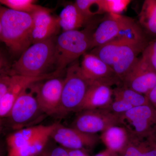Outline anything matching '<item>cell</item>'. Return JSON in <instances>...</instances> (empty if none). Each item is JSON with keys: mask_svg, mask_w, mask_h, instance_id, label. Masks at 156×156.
Masks as SVG:
<instances>
[{"mask_svg": "<svg viewBox=\"0 0 156 156\" xmlns=\"http://www.w3.org/2000/svg\"><path fill=\"white\" fill-rule=\"evenodd\" d=\"M141 27L93 48L90 53L109 66L122 82L149 43Z\"/></svg>", "mask_w": 156, "mask_h": 156, "instance_id": "obj_1", "label": "cell"}, {"mask_svg": "<svg viewBox=\"0 0 156 156\" xmlns=\"http://www.w3.org/2000/svg\"><path fill=\"white\" fill-rule=\"evenodd\" d=\"M33 19L30 14L1 6L0 39L11 53L20 55L32 44Z\"/></svg>", "mask_w": 156, "mask_h": 156, "instance_id": "obj_2", "label": "cell"}, {"mask_svg": "<svg viewBox=\"0 0 156 156\" xmlns=\"http://www.w3.org/2000/svg\"><path fill=\"white\" fill-rule=\"evenodd\" d=\"M55 37L32 44L12 65L11 75L37 77L50 73L56 65Z\"/></svg>", "mask_w": 156, "mask_h": 156, "instance_id": "obj_3", "label": "cell"}, {"mask_svg": "<svg viewBox=\"0 0 156 156\" xmlns=\"http://www.w3.org/2000/svg\"><path fill=\"white\" fill-rule=\"evenodd\" d=\"M93 33L88 27L83 30L62 32L56 37L55 71L61 73L92 49Z\"/></svg>", "mask_w": 156, "mask_h": 156, "instance_id": "obj_4", "label": "cell"}, {"mask_svg": "<svg viewBox=\"0 0 156 156\" xmlns=\"http://www.w3.org/2000/svg\"><path fill=\"white\" fill-rule=\"evenodd\" d=\"M89 81L83 75L77 61L70 65L66 70L58 114L78 112L85 96Z\"/></svg>", "mask_w": 156, "mask_h": 156, "instance_id": "obj_5", "label": "cell"}, {"mask_svg": "<svg viewBox=\"0 0 156 156\" xmlns=\"http://www.w3.org/2000/svg\"><path fill=\"white\" fill-rule=\"evenodd\" d=\"M34 84L24 89L15 101L8 118L11 128L16 131L25 128L43 115L36 97Z\"/></svg>", "mask_w": 156, "mask_h": 156, "instance_id": "obj_6", "label": "cell"}, {"mask_svg": "<svg viewBox=\"0 0 156 156\" xmlns=\"http://www.w3.org/2000/svg\"><path fill=\"white\" fill-rule=\"evenodd\" d=\"M119 126L135 137L156 135V109L150 104L133 108L120 115Z\"/></svg>", "mask_w": 156, "mask_h": 156, "instance_id": "obj_7", "label": "cell"}, {"mask_svg": "<svg viewBox=\"0 0 156 156\" xmlns=\"http://www.w3.org/2000/svg\"><path fill=\"white\" fill-rule=\"evenodd\" d=\"M140 27L130 17L121 14H108L93 33L92 50L131 32Z\"/></svg>", "mask_w": 156, "mask_h": 156, "instance_id": "obj_8", "label": "cell"}, {"mask_svg": "<svg viewBox=\"0 0 156 156\" xmlns=\"http://www.w3.org/2000/svg\"><path fill=\"white\" fill-rule=\"evenodd\" d=\"M78 113L72 127L85 133L97 134L112 126H119L120 115L108 109L86 110Z\"/></svg>", "mask_w": 156, "mask_h": 156, "instance_id": "obj_9", "label": "cell"}, {"mask_svg": "<svg viewBox=\"0 0 156 156\" xmlns=\"http://www.w3.org/2000/svg\"><path fill=\"white\" fill-rule=\"evenodd\" d=\"M64 81L56 76L34 84L37 100L47 115L58 113Z\"/></svg>", "mask_w": 156, "mask_h": 156, "instance_id": "obj_10", "label": "cell"}, {"mask_svg": "<svg viewBox=\"0 0 156 156\" xmlns=\"http://www.w3.org/2000/svg\"><path fill=\"white\" fill-rule=\"evenodd\" d=\"M122 84L119 80L89 81L85 99L78 112L86 110L108 109L114 98L112 86Z\"/></svg>", "mask_w": 156, "mask_h": 156, "instance_id": "obj_11", "label": "cell"}, {"mask_svg": "<svg viewBox=\"0 0 156 156\" xmlns=\"http://www.w3.org/2000/svg\"><path fill=\"white\" fill-rule=\"evenodd\" d=\"M59 145L69 150L84 149L94 147L99 140L97 134L85 133L75 128H68L57 124L50 135Z\"/></svg>", "mask_w": 156, "mask_h": 156, "instance_id": "obj_12", "label": "cell"}, {"mask_svg": "<svg viewBox=\"0 0 156 156\" xmlns=\"http://www.w3.org/2000/svg\"><path fill=\"white\" fill-rule=\"evenodd\" d=\"M122 83L123 86L147 95L156 85V72L141 56L136 59Z\"/></svg>", "mask_w": 156, "mask_h": 156, "instance_id": "obj_13", "label": "cell"}, {"mask_svg": "<svg viewBox=\"0 0 156 156\" xmlns=\"http://www.w3.org/2000/svg\"><path fill=\"white\" fill-rule=\"evenodd\" d=\"M60 73L55 71L40 76L13 75L11 86L7 93L0 98V116L1 119L6 118L9 114L15 101L26 88L32 84L58 76Z\"/></svg>", "mask_w": 156, "mask_h": 156, "instance_id": "obj_14", "label": "cell"}, {"mask_svg": "<svg viewBox=\"0 0 156 156\" xmlns=\"http://www.w3.org/2000/svg\"><path fill=\"white\" fill-rule=\"evenodd\" d=\"M31 16L33 19L32 44L55 37L61 29L58 17L52 15L50 9L44 7Z\"/></svg>", "mask_w": 156, "mask_h": 156, "instance_id": "obj_15", "label": "cell"}, {"mask_svg": "<svg viewBox=\"0 0 156 156\" xmlns=\"http://www.w3.org/2000/svg\"><path fill=\"white\" fill-rule=\"evenodd\" d=\"M80 66L83 75L89 81L119 80L109 66L92 53L83 55Z\"/></svg>", "mask_w": 156, "mask_h": 156, "instance_id": "obj_16", "label": "cell"}, {"mask_svg": "<svg viewBox=\"0 0 156 156\" xmlns=\"http://www.w3.org/2000/svg\"><path fill=\"white\" fill-rule=\"evenodd\" d=\"M53 125L54 124L47 126L38 125L17 130L9 135L6 139L9 151L16 150L28 145L51 129Z\"/></svg>", "mask_w": 156, "mask_h": 156, "instance_id": "obj_17", "label": "cell"}, {"mask_svg": "<svg viewBox=\"0 0 156 156\" xmlns=\"http://www.w3.org/2000/svg\"><path fill=\"white\" fill-rule=\"evenodd\" d=\"M58 17L62 32L80 30L83 27H89L93 19L84 15L74 3L66 6Z\"/></svg>", "mask_w": 156, "mask_h": 156, "instance_id": "obj_18", "label": "cell"}, {"mask_svg": "<svg viewBox=\"0 0 156 156\" xmlns=\"http://www.w3.org/2000/svg\"><path fill=\"white\" fill-rule=\"evenodd\" d=\"M100 140L107 149L119 154L126 147L130 141L131 135L123 126H112L101 132Z\"/></svg>", "mask_w": 156, "mask_h": 156, "instance_id": "obj_19", "label": "cell"}, {"mask_svg": "<svg viewBox=\"0 0 156 156\" xmlns=\"http://www.w3.org/2000/svg\"><path fill=\"white\" fill-rule=\"evenodd\" d=\"M139 22L145 34L152 41L156 39V0L144 1L139 14Z\"/></svg>", "mask_w": 156, "mask_h": 156, "instance_id": "obj_20", "label": "cell"}, {"mask_svg": "<svg viewBox=\"0 0 156 156\" xmlns=\"http://www.w3.org/2000/svg\"><path fill=\"white\" fill-rule=\"evenodd\" d=\"M58 123L47 132L42 134L32 142L24 147L16 150L9 151L8 156H37L41 154L50 138V135Z\"/></svg>", "mask_w": 156, "mask_h": 156, "instance_id": "obj_21", "label": "cell"}, {"mask_svg": "<svg viewBox=\"0 0 156 156\" xmlns=\"http://www.w3.org/2000/svg\"><path fill=\"white\" fill-rule=\"evenodd\" d=\"M114 98L122 99L131 105L133 108L150 104L147 95L133 89L119 85L113 89Z\"/></svg>", "mask_w": 156, "mask_h": 156, "instance_id": "obj_22", "label": "cell"}, {"mask_svg": "<svg viewBox=\"0 0 156 156\" xmlns=\"http://www.w3.org/2000/svg\"><path fill=\"white\" fill-rule=\"evenodd\" d=\"M0 2L9 9L30 15L44 8L35 4L34 0H1Z\"/></svg>", "mask_w": 156, "mask_h": 156, "instance_id": "obj_23", "label": "cell"}, {"mask_svg": "<svg viewBox=\"0 0 156 156\" xmlns=\"http://www.w3.org/2000/svg\"><path fill=\"white\" fill-rule=\"evenodd\" d=\"M74 4L82 13L90 18L105 13L102 0H77Z\"/></svg>", "mask_w": 156, "mask_h": 156, "instance_id": "obj_24", "label": "cell"}, {"mask_svg": "<svg viewBox=\"0 0 156 156\" xmlns=\"http://www.w3.org/2000/svg\"><path fill=\"white\" fill-rule=\"evenodd\" d=\"M149 137L140 138L131 135L130 141L125 149L119 154V156H141Z\"/></svg>", "mask_w": 156, "mask_h": 156, "instance_id": "obj_25", "label": "cell"}, {"mask_svg": "<svg viewBox=\"0 0 156 156\" xmlns=\"http://www.w3.org/2000/svg\"><path fill=\"white\" fill-rule=\"evenodd\" d=\"M131 2L129 0H102L104 10L108 14H121Z\"/></svg>", "mask_w": 156, "mask_h": 156, "instance_id": "obj_26", "label": "cell"}, {"mask_svg": "<svg viewBox=\"0 0 156 156\" xmlns=\"http://www.w3.org/2000/svg\"><path fill=\"white\" fill-rule=\"evenodd\" d=\"M141 57L156 72V39L148 44L142 52Z\"/></svg>", "mask_w": 156, "mask_h": 156, "instance_id": "obj_27", "label": "cell"}, {"mask_svg": "<svg viewBox=\"0 0 156 156\" xmlns=\"http://www.w3.org/2000/svg\"><path fill=\"white\" fill-rule=\"evenodd\" d=\"M133 108L131 105L124 100L114 98L113 100L108 109L115 114L120 115Z\"/></svg>", "mask_w": 156, "mask_h": 156, "instance_id": "obj_28", "label": "cell"}, {"mask_svg": "<svg viewBox=\"0 0 156 156\" xmlns=\"http://www.w3.org/2000/svg\"><path fill=\"white\" fill-rule=\"evenodd\" d=\"M12 75L9 72L1 71L0 76V98L4 96L11 86Z\"/></svg>", "mask_w": 156, "mask_h": 156, "instance_id": "obj_29", "label": "cell"}, {"mask_svg": "<svg viewBox=\"0 0 156 156\" xmlns=\"http://www.w3.org/2000/svg\"><path fill=\"white\" fill-rule=\"evenodd\" d=\"M156 135L148 138L146 145L140 156H156Z\"/></svg>", "mask_w": 156, "mask_h": 156, "instance_id": "obj_30", "label": "cell"}, {"mask_svg": "<svg viewBox=\"0 0 156 156\" xmlns=\"http://www.w3.org/2000/svg\"><path fill=\"white\" fill-rule=\"evenodd\" d=\"M42 156H69L67 149L61 146L56 147L48 153L42 152Z\"/></svg>", "mask_w": 156, "mask_h": 156, "instance_id": "obj_31", "label": "cell"}, {"mask_svg": "<svg viewBox=\"0 0 156 156\" xmlns=\"http://www.w3.org/2000/svg\"><path fill=\"white\" fill-rule=\"evenodd\" d=\"M147 96L150 104L156 109V85Z\"/></svg>", "mask_w": 156, "mask_h": 156, "instance_id": "obj_32", "label": "cell"}, {"mask_svg": "<svg viewBox=\"0 0 156 156\" xmlns=\"http://www.w3.org/2000/svg\"><path fill=\"white\" fill-rule=\"evenodd\" d=\"M69 156H89L86 150H69L67 149Z\"/></svg>", "mask_w": 156, "mask_h": 156, "instance_id": "obj_33", "label": "cell"}, {"mask_svg": "<svg viewBox=\"0 0 156 156\" xmlns=\"http://www.w3.org/2000/svg\"><path fill=\"white\" fill-rule=\"evenodd\" d=\"M94 156H119V154L110 150L106 148Z\"/></svg>", "mask_w": 156, "mask_h": 156, "instance_id": "obj_34", "label": "cell"}, {"mask_svg": "<svg viewBox=\"0 0 156 156\" xmlns=\"http://www.w3.org/2000/svg\"></svg>", "mask_w": 156, "mask_h": 156, "instance_id": "obj_35", "label": "cell"}]
</instances>
